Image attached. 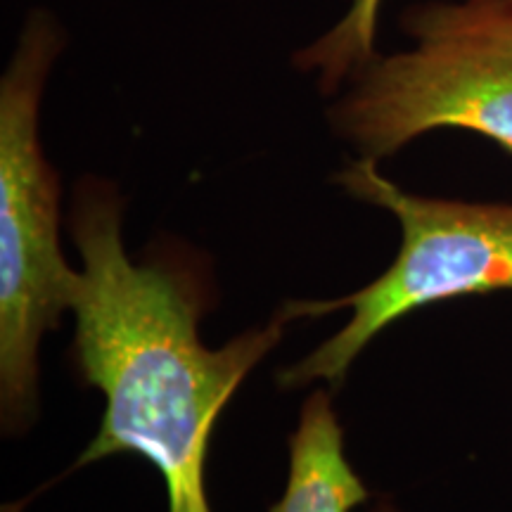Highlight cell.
Instances as JSON below:
<instances>
[{
	"label": "cell",
	"instance_id": "6",
	"mask_svg": "<svg viewBox=\"0 0 512 512\" xmlns=\"http://www.w3.org/2000/svg\"><path fill=\"white\" fill-rule=\"evenodd\" d=\"M384 0H349L332 27L292 57L304 74L316 76L320 93L337 95L377 55V24Z\"/></svg>",
	"mask_w": 512,
	"mask_h": 512
},
{
	"label": "cell",
	"instance_id": "5",
	"mask_svg": "<svg viewBox=\"0 0 512 512\" xmlns=\"http://www.w3.org/2000/svg\"><path fill=\"white\" fill-rule=\"evenodd\" d=\"M366 501V484L344 456V434L330 394L316 389L290 439L285 494L268 512H351Z\"/></svg>",
	"mask_w": 512,
	"mask_h": 512
},
{
	"label": "cell",
	"instance_id": "2",
	"mask_svg": "<svg viewBox=\"0 0 512 512\" xmlns=\"http://www.w3.org/2000/svg\"><path fill=\"white\" fill-rule=\"evenodd\" d=\"M67 41L60 19L34 8L0 76V403L10 430L34 415L38 344L69 309L79 275L62 259L60 178L38 136Z\"/></svg>",
	"mask_w": 512,
	"mask_h": 512
},
{
	"label": "cell",
	"instance_id": "3",
	"mask_svg": "<svg viewBox=\"0 0 512 512\" xmlns=\"http://www.w3.org/2000/svg\"><path fill=\"white\" fill-rule=\"evenodd\" d=\"M413 46L377 53L328 110L358 157L380 162L437 128H463L512 155V8L434 0L403 12Z\"/></svg>",
	"mask_w": 512,
	"mask_h": 512
},
{
	"label": "cell",
	"instance_id": "4",
	"mask_svg": "<svg viewBox=\"0 0 512 512\" xmlns=\"http://www.w3.org/2000/svg\"><path fill=\"white\" fill-rule=\"evenodd\" d=\"M351 197L387 209L401 223V249L380 278L330 302L285 304L294 318H318L351 309V320L280 375L283 387L323 380L344 384L351 363L384 328L425 306L458 297L512 290V204L422 197L380 174L377 162L358 157L335 174Z\"/></svg>",
	"mask_w": 512,
	"mask_h": 512
},
{
	"label": "cell",
	"instance_id": "1",
	"mask_svg": "<svg viewBox=\"0 0 512 512\" xmlns=\"http://www.w3.org/2000/svg\"><path fill=\"white\" fill-rule=\"evenodd\" d=\"M121 219L119 190L81 178L69 214L83 261L69 302L74 361L105 396V415L76 467L138 453L162 475L169 512H211L204 484L211 430L292 316L283 306L264 328L209 349L200 339V285L174 268L133 264Z\"/></svg>",
	"mask_w": 512,
	"mask_h": 512
},
{
	"label": "cell",
	"instance_id": "7",
	"mask_svg": "<svg viewBox=\"0 0 512 512\" xmlns=\"http://www.w3.org/2000/svg\"><path fill=\"white\" fill-rule=\"evenodd\" d=\"M498 3H505V5H510V8H512V0H498Z\"/></svg>",
	"mask_w": 512,
	"mask_h": 512
}]
</instances>
